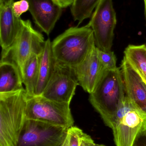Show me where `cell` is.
Here are the masks:
<instances>
[{"label": "cell", "instance_id": "obj_1", "mask_svg": "<svg viewBox=\"0 0 146 146\" xmlns=\"http://www.w3.org/2000/svg\"><path fill=\"white\" fill-rule=\"evenodd\" d=\"M95 46L94 33L88 25L70 27L51 42L56 63L71 68L80 64Z\"/></svg>", "mask_w": 146, "mask_h": 146}, {"label": "cell", "instance_id": "obj_2", "mask_svg": "<svg viewBox=\"0 0 146 146\" xmlns=\"http://www.w3.org/2000/svg\"><path fill=\"white\" fill-rule=\"evenodd\" d=\"M126 98L121 68L104 70L89 100L107 127L111 128L117 112Z\"/></svg>", "mask_w": 146, "mask_h": 146}, {"label": "cell", "instance_id": "obj_3", "mask_svg": "<svg viewBox=\"0 0 146 146\" xmlns=\"http://www.w3.org/2000/svg\"><path fill=\"white\" fill-rule=\"evenodd\" d=\"M25 89L0 94V146H15L26 121Z\"/></svg>", "mask_w": 146, "mask_h": 146}, {"label": "cell", "instance_id": "obj_4", "mask_svg": "<svg viewBox=\"0 0 146 146\" xmlns=\"http://www.w3.org/2000/svg\"><path fill=\"white\" fill-rule=\"evenodd\" d=\"M111 129L116 146H133L137 135L146 130V115L137 110L126 96Z\"/></svg>", "mask_w": 146, "mask_h": 146}, {"label": "cell", "instance_id": "obj_5", "mask_svg": "<svg viewBox=\"0 0 146 146\" xmlns=\"http://www.w3.org/2000/svg\"><path fill=\"white\" fill-rule=\"evenodd\" d=\"M45 42L43 35L33 28L31 21L21 19V28L16 39L9 50L2 52L1 60L13 62L21 73L26 62L33 54L42 53Z\"/></svg>", "mask_w": 146, "mask_h": 146}, {"label": "cell", "instance_id": "obj_6", "mask_svg": "<svg viewBox=\"0 0 146 146\" xmlns=\"http://www.w3.org/2000/svg\"><path fill=\"white\" fill-rule=\"evenodd\" d=\"M26 117L27 119L68 129L74 123L70 104L54 101L41 96H28Z\"/></svg>", "mask_w": 146, "mask_h": 146}, {"label": "cell", "instance_id": "obj_7", "mask_svg": "<svg viewBox=\"0 0 146 146\" xmlns=\"http://www.w3.org/2000/svg\"><path fill=\"white\" fill-rule=\"evenodd\" d=\"M69 129L27 119L15 146H61Z\"/></svg>", "mask_w": 146, "mask_h": 146}, {"label": "cell", "instance_id": "obj_8", "mask_svg": "<svg viewBox=\"0 0 146 146\" xmlns=\"http://www.w3.org/2000/svg\"><path fill=\"white\" fill-rule=\"evenodd\" d=\"M117 22L113 1L101 0L87 24L93 31L95 44L99 49L105 52L111 51Z\"/></svg>", "mask_w": 146, "mask_h": 146}, {"label": "cell", "instance_id": "obj_9", "mask_svg": "<svg viewBox=\"0 0 146 146\" xmlns=\"http://www.w3.org/2000/svg\"><path fill=\"white\" fill-rule=\"evenodd\" d=\"M79 85L72 68L56 63L51 77L40 96L54 101L70 104Z\"/></svg>", "mask_w": 146, "mask_h": 146}, {"label": "cell", "instance_id": "obj_10", "mask_svg": "<svg viewBox=\"0 0 146 146\" xmlns=\"http://www.w3.org/2000/svg\"><path fill=\"white\" fill-rule=\"evenodd\" d=\"M120 68L126 97L137 110L146 115V83L124 57Z\"/></svg>", "mask_w": 146, "mask_h": 146}, {"label": "cell", "instance_id": "obj_11", "mask_svg": "<svg viewBox=\"0 0 146 146\" xmlns=\"http://www.w3.org/2000/svg\"><path fill=\"white\" fill-rule=\"evenodd\" d=\"M27 1L34 23L42 31L49 35L61 16L62 8L53 0Z\"/></svg>", "mask_w": 146, "mask_h": 146}, {"label": "cell", "instance_id": "obj_12", "mask_svg": "<svg viewBox=\"0 0 146 146\" xmlns=\"http://www.w3.org/2000/svg\"><path fill=\"white\" fill-rule=\"evenodd\" d=\"M72 68L79 85L87 92L91 93L104 70L99 60L98 48L95 46L80 64Z\"/></svg>", "mask_w": 146, "mask_h": 146}, {"label": "cell", "instance_id": "obj_13", "mask_svg": "<svg viewBox=\"0 0 146 146\" xmlns=\"http://www.w3.org/2000/svg\"><path fill=\"white\" fill-rule=\"evenodd\" d=\"M12 4L0 5V44L2 52L12 47L21 27V19L16 17Z\"/></svg>", "mask_w": 146, "mask_h": 146}, {"label": "cell", "instance_id": "obj_14", "mask_svg": "<svg viewBox=\"0 0 146 146\" xmlns=\"http://www.w3.org/2000/svg\"><path fill=\"white\" fill-rule=\"evenodd\" d=\"M21 73L16 64L9 61L0 62V94L24 90Z\"/></svg>", "mask_w": 146, "mask_h": 146}, {"label": "cell", "instance_id": "obj_15", "mask_svg": "<svg viewBox=\"0 0 146 146\" xmlns=\"http://www.w3.org/2000/svg\"><path fill=\"white\" fill-rule=\"evenodd\" d=\"M56 62L53 55L51 42L49 38L45 40L43 50L39 56V77L36 96H40L54 72Z\"/></svg>", "mask_w": 146, "mask_h": 146}, {"label": "cell", "instance_id": "obj_16", "mask_svg": "<svg viewBox=\"0 0 146 146\" xmlns=\"http://www.w3.org/2000/svg\"><path fill=\"white\" fill-rule=\"evenodd\" d=\"M39 56L33 54L26 62L21 72L22 81L28 97L36 96L38 81Z\"/></svg>", "mask_w": 146, "mask_h": 146}, {"label": "cell", "instance_id": "obj_17", "mask_svg": "<svg viewBox=\"0 0 146 146\" xmlns=\"http://www.w3.org/2000/svg\"><path fill=\"white\" fill-rule=\"evenodd\" d=\"M124 54V57L146 83V44H129Z\"/></svg>", "mask_w": 146, "mask_h": 146}, {"label": "cell", "instance_id": "obj_18", "mask_svg": "<svg viewBox=\"0 0 146 146\" xmlns=\"http://www.w3.org/2000/svg\"><path fill=\"white\" fill-rule=\"evenodd\" d=\"M101 0H75L71 6V13L75 21L78 25L91 16Z\"/></svg>", "mask_w": 146, "mask_h": 146}, {"label": "cell", "instance_id": "obj_19", "mask_svg": "<svg viewBox=\"0 0 146 146\" xmlns=\"http://www.w3.org/2000/svg\"><path fill=\"white\" fill-rule=\"evenodd\" d=\"M93 140L79 128L73 126L69 128L61 146H87Z\"/></svg>", "mask_w": 146, "mask_h": 146}, {"label": "cell", "instance_id": "obj_20", "mask_svg": "<svg viewBox=\"0 0 146 146\" xmlns=\"http://www.w3.org/2000/svg\"><path fill=\"white\" fill-rule=\"evenodd\" d=\"M98 49L99 60L105 70H114L117 67V58L114 52L110 51L105 52Z\"/></svg>", "mask_w": 146, "mask_h": 146}, {"label": "cell", "instance_id": "obj_21", "mask_svg": "<svg viewBox=\"0 0 146 146\" xmlns=\"http://www.w3.org/2000/svg\"><path fill=\"white\" fill-rule=\"evenodd\" d=\"M29 3L27 0H20L14 2L12 5V9L15 15L21 18L20 17L23 13L29 10Z\"/></svg>", "mask_w": 146, "mask_h": 146}, {"label": "cell", "instance_id": "obj_22", "mask_svg": "<svg viewBox=\"0 0 146 146\" xmlns=\"http://www.w3.org/2000/svg\"><path fill=\"white\" fill-rule=\"evenodd\" d=\"M133 146H146V130L137 135Z\"/></svg>", "mask_w": 146, "mask_h": 146}, {"label": "cell", "instance_id": "obj_23", "mask_svg": "<svg viewBox=\"0 0 146 146\" xmlns=\"http://www.w3.org/2000/svg\"><path fill=\"white\" fill-rule=\"evenodd\" d=\"M62 8L67 7L73 3L75 0H53Z\"/></svg>", "mask_w": 146, "mask_h": 146}, {"label": "cell", "instance_id": "obj_24", "mask_svg": "<svg viewBox=\"0 0 146 146\" xmlns=\"http://www.w3.org/2000/svg\"><path fill=\"white\" fill-rule=\"evenodd\" d=\"M14 0H0V5H6L13 3Z\"/></svg>", "mask_w": 146, "mask_h": 146}, {"label": "cell", "instance_id": "obj_25", "mask_svg": "<svg viewBox=\"0 0 146 146\" xmlns=\"http://www.w3.org/2000/svg\"><path fill=\"white\" fill-rule=\"evenodd\" d=\"M87 146H106L104 145H99V144H97L94 143L93 140V141L90 142Z\"/></svg>", "mask_w": 146, "mask_h": 146}, {"label": "cell", "instance_id": "obj_26", "mask_svg": "<svg viewBox=\"0 0 146 146\" xmlns=\"http://www.w3.org/2000/svg\"><path fill=\"white\" fill-rule=\"evenodd\" d=\"M144 5H145V19L146 26V0H144Z\"/></svg>", "mask_w": 146, "mask_h": 146}]
</instances>
